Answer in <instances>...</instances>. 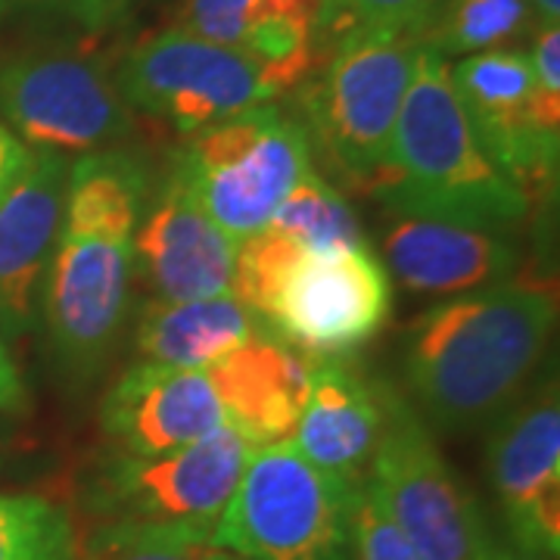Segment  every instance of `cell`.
Listing matches in <instances>:
<instances>
[{
    "instance_id": "18",
    "label": "cell",
    "mask_w": 560,
    "mask_h": 560,
    "mask_svg": "<svg viewBox=\"0 0 560 560\" xmlns=\"http://www.w3.org/2000/svg\"><path fill=\"white\" fill-rule=\"evenodd\" d=\"M386 418L389 386L374 383L340 359H315L293 445L320 470L361 486L368 482Z\"/></svg>"
},
{
    "instance_id": "24",
    "label": "cell",
    "mask_w": 560,
    "mask_h": 560,
    "mask_svg": "<svg viewBox=\"0 0 560 560\" xmlns=\"http://www.w3.org/2000/svg\"><path fill=\"white\" fill-rule=\"evenodd\" d=\"M0 560H81L75 523L40 495L0 492Z\"/></svg>"
},
{
    "instance_id": "7",
    "label": "cell",
    "mask_w": 560,
    "mask_h": 560,
    "mask_svg": "<svg viewBox=\"0 0 560 560\" xmlns=\"http://www.w3.org/2000/svg\"><path fill=\"white\" fill-rule=\"evenodd\" d=\"M364 486L423 560H477L492 533L418 411L393 389L386 430Z\"/></svg>"
},
{
    "instance_id": "2",
    "label": "cell",
    "mask_w": 560,
    "mask_h": 560,
    "mask_svg": "<svg viewBox=\"0 0 560 560\" xmlns=\"http://www.w3.org/2000/svg\"><path fill=\"white\" fill-rule=\"evenodd\" d=\"M551 327L555 296L548 287L501 280L415 318L401 374L430 423L470 430L517 401L545 359Z\"/></svg>"
},
{
    "instance_id": "28",
    "label": "cell",
    "mask_w": 560,
    "mask_h": 560,
    "mask_svg": "<svg viewBox=\"0 0 560 560\" xmlns=\"http://www.w3.org/2000/svg\"><path fill=\"white\" fill-rule=\"evenodd\" d=\"M529 66L539 94L548 103L560 106V28L558 25H541L533 38Z\"/></svg>"
},
{
    "instance_id": "27",
    "label": "cell",
    "mask_w": 560,
    "mask_h": 560,
    "mask_svg": "<svg viewBox=\"0 0 560 560\" xmlns=\"http://www.w3.org/2000/svg\"><path fill=\"white\" fill-rule=\"evenodd\" d=\"M442 0H346L349 28H386L418 35L433 20Z\"/></svg>"
},
{
    "instance_id": "30",
    "label": "cell",
    "mask_w": 560,
    "mask_h": 560,
    "mask_svg": "<svg viewBox=\"0 0 560 560\" xmlns=\"http://www.w3.org/2000/svg\"><path fill=\"white\" fill-rule=\"evenodd\" d=\"M25 405H28V393H25L20 368L0 340V415H22Z\"/></svg>"
},
{
    "instance_id": "19",
    "label": "cell",
    "mask_w": 560,
    "mask_h": 560,
    "mask_svg": "<svg viewBox=\"0 0 560 560\" xmlns=\"http://www.w3.org/2000/svg\"><path fill=\"white\" fill-rule=\"evenodd\" d=\"M312 355L261 330L219 359L206 377L231 430L253 448L293 436L312 383Z\"/></svg>"
},
{
    "instance_id": "29",
    "label": "cell",
    "mask_w": 560,
    "mask_h": 560,
    "mask_svg": "<svg viewBox=\"0 0 560 560\" xmlns=\"http://www.w3.org/2000/svg\"><path fill=\"white\" fill-rule=\"evenodd\" d=\"M128 0H62L60 10H66L75 22H81L91 32H103L106 25L119 20Z\"/></svg>"
},
{
    "instance_id": "20",
    "label": "cell",
    "mask_w": 560,
    "mask_h": 560,
    "mask_svg": "<svg viewBox=\"0 0 560 560\" xmlns=\"http://www.w3.org/2000/svg\"><path fill=\"white\" fill-rule=\"evenodd\" d=\"M180 28L256 60L283 91L320 60L315 0H184Z\"/></svg>"
},
{
    "instance_id": "14",
    "label": "cell",
    "mask_w": 560,
    "mask_h": 560,
    "mask_svg": "<svg viewBox=\"0 0 560 560\" xmlns=\"http://www.w3.org/2000/svg\"><path fill=\"white\" fill-rule=\"evenodd\" d=\"M131 249L135 271L153 290V300L187 302L231 293L237 243L212 224L175 168L147 197Z\"/></svg>"
},
{
    "instance_id": "36",
    "label": "cell",
    "mask_w": 560,
    "mask_h": 560,
    "mask_svg": "<svg viewBox=\"0 0 560 560\" xmlns=\"http://www.w3.org/2000/svg\"><path fill=\"white\" fill-rule=\"evenodd\" d=\"M202 560H243V558H234V555H224V551H215V548H212V551H209Z\"/></svg>"
},
{
    "instance_id": "33",
    "label": "cell",
    "mask_w": 560,
    "mask_h": 560,
    "mask_svg": "<svg viewBox=\"0 0 560 560\" xmlns=\"http://www.w3.org/2000/svg\"><path fill=\"white\" fill-rule=\"evenodd\" d=\"M477 560H541L529 551H523L521 545H514L511 539H495V533H489V539L482 541Z\"/></svg>"
},
{
    "instance_id": "32",
    "label": "cell",
    "mask_w": 560,
    "mask_h": 560,
    "mask_svg": "<svg viewBox=\"0 0 560 560\" xmlns=\"http://www.w3.org/2000/svg\"><path fill=\"white\" fill-rule=\"evenodd\" d=\"M349 32L346 25V0H315V40L320 47H334Z\"/></svg>"
},
{
    "instance_id": "6",
    "label": "cell",
    "mask_w": 560,
    "mask_h": 560,
    "mask_svg": "<svg viewBox=\"0 0 560 560\" xmlns=\"http://www.w3.org/2000/svg\"><path fill=\"white\" fill-rule=\"evenodd\" d=\"M172 168L231 243L265 231L290 190L315 172L305 125L271 103L190 135Z\"/></svg>"
},
{
    "instance_id": "12",
    "label": "cell",
    "mask_w": 560,
    "mask_h": 560,
    "mask_svg": "<svg viewBox=\"0 0 560 560\" xmlns=\"http://www.w3.org/2000/svg\"><path fill=\"white\" fill-rule=\"evenodd\" d=\"M452 84L486 156L529 200L558 178L560 106L539 94L529 54L486 50L464 57L452 69Z\"/></svg>"
},
{
    "instance_id": "3",
    "label": "cell",
    "mask_w": 560,
    "mask_h": 560,
    "mask_svg": "<svg viewBox=\"0 0 560 560\" xmlns=\"http://www.w3.org/2000/svg\"><path fill=\"white\" fill-rule=\"evenodd\" d=\"M396 215L442 219L511 234L529 215V197L486 156L464 116L452 69L420 44L401 101L389 175L371 194Z\"/></svg>"
},
{
    "instance_id": "15",
    "label": "cell",
    "mask_w": 560,
    "mask_h": 560,
    "mask_svg": "<svg viewBox=\"0 0 560 560\" xmlns=\"http://www.w3.org/2000/svg\"><path fill=\"white\" fill-rule=\"evenodd\" d=\"M103 433L128 458H156L228 427L206 371L138 361L109 386L101 405Z\"/></svg>"
},
{
    "instance_id": "11",
    "label": "cell",
    "mask_w": 560,
    "mask_h": 560,
    "mask_svg": "<svg viewBox=\"0 0 560 560\" xmlns=\"http://www.w3.org/2000/svg\"><path fill=\"white\" fill-rule=\"evenodd\" d=\"M393 283L368 249L308 253L280 278L261 320L312 359H340L389 320Z\"/></svg>"
},
{
    "instance_id": "9",
    "label": "cell",
    "mask_w": 560,
    "mask_h": 560,
    "mask_svg": "<svg viewBox=\"0 0 560 560\" xmlns=\"http://www.w3.org/2000/svg\"><path fill=\"white\" fill-rule=\"evenodd\" d=\"M0 109L40 153H101L131 135L135 116L101 62L28 50L0 66Z\"/></svg>"
},
{
    "instance_id": "25",
    "label": "cell",
    "mask_w": 560,
    "mask_h": 560,
    "mask_svg": "<svg viewBox=\"0 0 560 560\" xmlns=\"http://www.w3.org/2000/svg\"><path fill=\"white\" fill-rule=\"evenodd\" d=\"M212 551L206 536L168 526L106 523L91 539L84 560H202Z\"/></svg>"
},
{
    "instance_id": "4",
    "label": "cell",
    "mask_w": 560,
    "mask_h": 560,
    "mask_svg": "<svg viewBox=\"0 0 560 560\" xmlns=\"http://www.w3.org/2000/svg\"><path fill=\"white\" fill-rule=\"evenodd\" d=\"M423 40L411 32L349 28L320 79L305 88V131L337 178L355 194H374L389 175L393 131Z\"/></svg>"
},
{
    "instance_id": "1",
    "label": "cell",
    "mask_w": 560,
    "mask_h": 560,
    "mask_svg": "<svg viewBox=\"0 0 560 560\" xmlns=\"http://www.w3.org/2000/svg\"><path fill=\"white\" fill-rule=\"evenodd\" d=\"M147 197L150 172L125 150L69 165L40 305L54 355L72 377H91L119 342L135 278L131 237Z\"/></svg>"
},
{
    "instance_id": "13",
    "label": "cell",
    "mask_w": 560,
    "mask_h": 560,
    "mask_svg": "<svg viewBox=\"0 0 560 560\" xmlns=\"http://www.w3.org/2000/svg\"><path fill=\"white\" fill-rule=\"evenodd\" d=\"M486 464L511 541L541 560H558L560 399L555 377L501 411Z\"/></svg>"
},
{
    "instance_id": "34",
    "label": "cell",
    "mask_w": 560,
    "mask_h": 560,
    "mask_svg": "<svg viewBox=\"0 0 560 560\" xmlns=\"http://www.w3.org/2000/svg\"><path fill=\"white\" fill-rule=\"evenodd\" d=\"M62 0H0V16L22 10H60Z\"/></svg>"
},
{
    "instance_id": "26",
    "label": "cell",
    "mask_w": 560,
    "mask_h": 560,
    "mask_svg": "<svg viewBox=\"0 0 560 560\" xmlns=\"http://www.w3.org/2000/svg\"><path fill=\"white\" fill-rule=\"evenodd\" d=\"M352 545H355V560H423L399 529L386 521L381 504L374 501L364 482L359 486L355 511H352Z\"/></svg>"
},
{
    "instance_id": "35",
    "label": "cell",
    "mask_w": 560,
    "mask_h": 560,
    "mask_svg": "<svg viewBox=\"0 0 560 560\" xmlns=\"http://www.w3.org/2000/svg\"><path fill=\"white\" fill-rule=\"evenodd\" d=\"M529 7L536 10L541 25H558L560 20V0H529Z\"/></svg>"
},
{
    "instance_id": "8",
    "label": "cell",
    "mask_w": 560,
    "mask_h": 560,
    "mask_svg": "<svg viewBox=\"0 0 560 560\" xmlns=\"http://www.w3.org/2000/svg\"><path fill=\"white\" fill-rule=\"evenodd\" d=\"M113 81L131 109L175 125L187 138L280 97L259 62L180 25L138 40Z\"/></svg>"
},
{
    "instance_id": "16",
    "label": "cell",
    "mask_w": 560,
    "mask_h": 560,
    "mask_svg": "<svg viewBox=\"0 0 560 560\" xmlns=\"http://www.w3.org/2000/svg\"><path fill=\"white\" fill-rule=\"evenodd\" d=\"M383 259L415 293L460 296L514 278L521 249L501 231L389 212L383 228Z\"/></svg>"
},
{
    "instance_id": "21",
    "label": "cell",
    "mask_w": 560,
    "mask_h": 560,
    "mask_svg": "<svg viewBox=\"0 0 560 560\" xmlns=\"http://www.w3.org/2000/svg\"><path fill=\"white\" fill-rule=\"evenodd\" d=\"M265 320L234 293L209 300H150L138 315V355L153 364L209 371L228 352L259 337Z\"/></svg>"
},
{
    "instance_id": "31",
    "label": "cell",
    "mask_w": 560,
    "mask_h": 560,
    "mask_svg": "<svg viewBox=\"0 0 560 560\" xmlns=\"http://www.w3.org/2000/svg\"><path fill=\"white\" fill-rule=\"evenodd\" d=\"M28 160H32V153L22 147L20 138H13V131L7 125H0V200L20 180Z\"/></svg>"
},
{
    "instance_id": "17",
    "label": "cell",
    "mask_w": 560,
    "mask_h": 560,
    "mask_svg": "<svg viewBox=\"0 0 560 560\" xmlns=\"http://www.w3.org/2000/svg\"><path fill=\"white\" fill-rule=\"evenodd\" d=\"M69 162L35 150L20 180L0 200V324L10 334L38 318L40 290L60 234Z\"/></svg>"
},
{
    "instance_id": "5",
    "label": "cell",
    "mask_w": 560,
    "mask_h": 560,
    "mask_svg": "<svg viewBox=\"0 0 560 560\" xmlns=\"http://www.w3.org/2000/svg\"><path fill=\"white\" fill-rule=\"evenodd\" d=\"M359 486L315 467L293 440L249 452L209 545L243 560H355Z\"/></svg>"
},
{
    "instance_id": "23",
    "label": "cell",
    "mask_w": 560,
    "mask_h": 560,
    "mask_svg": "<svg viewBox=\"0 0 560 560\" xmlns=\"http://www.w3.org/2000/svg\"><path fill=\"white\" fill-rule=\"evenodd\" d=\"M271 228L308 253H337L364 246V234L352 206L346 202L342 190L320 178L318 172H308L290 190V197L275 212Z\"/></svg>"
},
{
    "instance_id": "10",
    "label": "cell",
    "mask_w": 560,
    "mask_h": 560,
    "mask_svg": "<svg viewBox=\"0 0 560 560\" xmlns=\"http://www.w3.org/2000/svg\"><path fill=\"white\" fill-rule=\"evenodd\" d=\"M249 452L253 445L237 430L221 427L168 455H121L101 470L94 504L109 523L168 526L209 539L241 482Z\"/></svg>"
},
{
    "instance_id": "22",
    "label": "cell",
    "mask_w": 560,
    "mask_h": 560,
    "mask_svg": "<svg viewBox=\"0 0 560 560\" xmlns=\"http://www.w3.org/2000/svg\"><path fill=\"white\" fill-rule=\"evenodd\" d=\"M541 28L529 0H442L420 40L442 57H474L486 50H517Z\"/></svg>"
}]
</instances>
